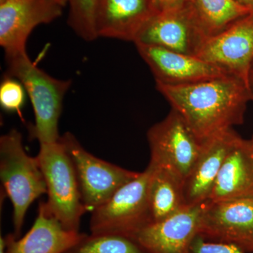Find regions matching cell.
I'll return each mask as SVG.
<instances>
[{
  "mask_svg": "<svg viewBox=\"0 0 253 253\" xmlns=\"http://www.w3.org/2000/svg\"><path fill=\"white\" fill-rule=\"evenodd\" d=\"M249 89L251 92V101H253V65L249 76Z\"/></svg>",
  "mask_w": 253,
  "mask_h": 253,
  "instance_id": "25",
  "label": "cell"
},
{
  "mask_svg": "<svg viewBox=\"0 0 253 253\" xmlns=\"http://www.w3.org/2000/svg\"><path fill=\"white\" fill-rule=\"evenodd\" d=\"M251 141H252V144H253V135L252 139H251Z\"/></svg>",
  "mask_w": 253,
  "mask_h": 253,
  "instance_id": "30",
  "label": "cell"
},
{
  "mask_svg": "<svg viewBox=\"0 0 253 253\" xmlns=\"http://www.w3.org/2000/svg\"><path fill=\"white\" fill-rule=\"evenodd\" d=\"M196 56L240 78L249 87L253 65V14L208 37Z\"/></svg>",
  "mask_w": 253,
  "mask_h": 253,
  "instance_id": "10",
  "label": "cell"
},
{
  "mask_svg": "<svg viewBox=\"0 0 253 253\" xmlns=\"http://www.w3.org/2000/svg\"><path fill=\"white\" fill-rule=\"evenodd\" d=\"M53 1H56V3L62 6L63 7L68 4V0H53Z\"/></svg>",
  "mask_w": 253,
  "mask_h": 253,
  "instance_id": "28",
  "label": "cell"
},
{
  "mask_svg": "<svg viewBox=\"0 0 253 253\" xmlns=\"http://www.w3.org/2000/svg\"><path fill=\"white\" fill-rule=\"evenodd\" d=\"M26 91L16 78L5 76L0 84V105L8 112L21 114L26 101Z\"/></svg>",
  "mask_w": 253,
  "mask_h": 253,
  "instance_id": "22",
  "label": "cell"
},
{
  "mask_svg": "<svg viewBox=\"0 0 253 253\" xmlns=\"http://www.w3.org/2000/svg\"><path fill=\"white\" fill-rule=\"evenodd\" d=\"M135 44L138 52L154 74L156 83L180 85L230 75L194 55L159 46Z\"/></svg>",
  "mask_w": 253,
  "mask_h": 253,
  "instance_id": "13",
  "label": "cell"
},
{
  "mask_svg": "<svg viewBox=\"0 0 253 253\" xmlns=\"http://www.w3.org/2000/svg\"><path fill=\"white\" fill-rule=\"evenodd\" d=\"M199 236L253 253V198L205 203Z\"/></svg>",
  "mask_w": 253,
  "mask_h": 253,
  "instance_id": "9",
  "label": "cell"
},
{
  "mask_svg": "<svg viewBox=\"0 0 253 253\" xmlns=\"http://www.w3.org/2000/svg\"><path fill=\"white\" fill-rule=\"evenodd\" d=\"M156 86L202 141L242 124L251 100L249 86L232 75L180 85L156 83Z\"/></svg>",
  "mask_w": 253,
  "mask_h": 253,
  "instance_id": "1",
  "label": "cell"
},
{
  "mask_svg": "<svg viewBox=\"0 0 253 253\" xmlns=\"http://www.w3.org/2000/svg\"><path fill=\"white\" fill-rule=\"evenodd\" d=\"M5 1H6V0H0V4H1V3L4 2Z\"/></svg>",
  "mask_w": 253,
  "mask_h": 253,
  "instance_id": "29",
  "label": "cell"
},
{
  "mask_svg": "<svg viewBox=\"0 0 253 253\" xmlns=\"http://www.w3.org/2000/svg\"><path fill=\"white\" fill-rule=\"evenodd\" d=\"M244 198H253V146L241 137L226 156L208 201Z\"/></svg>",
  "mask_w": 253,
  "mask_h": 253,
  "instance_id": "17",
  "label": "cell"
},
{
  "mask_svg": "<svg viewBox=\"0 0 253 253\" xmlns=\"http://www.w3.org/2000/svg\"><path fill=\"white\" fill-rule=\"evenodd\" d=\"M151 169L126 183L104 204L91 212L92 234H119L133 238L151 223L148 190Z\"/></svg>",
  "mask_w": 253,
  "mask_h": 253,
  "instance_id": "5",
  "label": "cell"
},
{
  "mask_svg": "<svg viewBox=\"0 0 253 253\" xmlns=\"http://www.w3.org/2000/svg\"><path fill=\"white\" fill-rule=\"evenodd\" d=\"M0 253H5L4 238H0Z\"/></svg>",
  "mask_w": 253,
  "mask_h": 253,
  "instance_id": "27",
  "label": "cell"
},
{
  "mask_svg": "<svg viewBox=\"0 0 253 253\" xmlns=\"http://www.w3.org/2000/svg\"><path fill=\"white\" fill-rule=\"evenodd\" d=\"M190 253H253L246 252L232 244L212 242L198 236L191 246Z\"/></svg>",
  "mask_w": 253,
  "mask_h": 253,
  "instance_id": "23",
  "label": "cell"
},
{
  "mask_svg": "<svg viewBox=\"0 0 253 253\" xmlns=\"http://www.w3.org/2000/svg\"><path fill=\"white\" fill-rule=\"evenodd\" d=\"M156 6L160 11L172 9L181 6L189 1V0H154Z\"/></svg>",
  "mask_w": 253,
  "mask_h": 253,
  "instance_id": "24",
  "label": "cell"
},
{
  "mask_svg": "<svg viewBox=\"0 0 253 253\" xmlns=\"http://www.w3.org/2000/svg\"><path fill=\"white\" fill-rule=\"evenodd\" d=\"M147 139L151 156L149 164L170 171L183 181L194 167L204 142L173 109L150 128Z\"/></svg>",
  "mask_w": 253,
  "mask_h": 253,
  "instance_id": "7",
  "label": "cell"
},
{
  "mask_svg": "<svg viewBox=\"0 0 253 253\" xmlns=\"http://www.w3.org/2000/svg\"><path fill=\"white\" fill-rule=\"evenodd\" d=\"M100 0H68V23L78 36L90 42L98 38L96 16Z\"/></svg>",
  "mask_w": 253,
  "mask_h": 253,
  "instance_id": "21",
  "label": "cell"
},
{
  "mask_svg": "<svg viewBox=\"0 0 253 253\" xmlns=\"http://www.w3.org/2000/svg\"><path fill=\"white\" fill-rule=\"evenodd\" d=\"M0 177L12 204L13 235L18 239L28 208L46 194V186L38 159L26 152L22 135L16 129L0 138Z\"/></svg>",
  "mask_w": 253,
  "mask_h": 253,
  "instance_id": "3",
  "label": "cell"
},
{
  "mask_svg": "<svg viewBox=\"0 0 253 253\" xmlns=\"http://www.w3.org/2000/svg\"><path fill=\"white\" fill-rule=\"evenodd\" d=\"M85 234L68 230L41 202L38 216L27 234L18 239L13 234L4 238L5 253H65Z\"/></svg>",
  "mask_w": 253,
  "mask_h": 253,
  "instance_id": "15",
  "label": "cell"
},
{
  "mask_svg": "<svg viewBox=\"0 0 253 253\" xmlns=\"http://www.w3.org/2000/svg\"><path fill=\"white\" fill-rule=\"evenodd\" d=\"M148 201L151 223L166 219L185 208L184 181L174 173L149 164Z\"/></svg>",
  "mask_w": 253,
  "mask_h": 253,
  "instance_id": "18",
  "label": "cell"
},
{
  "mask_svg": "<svg viewBox=\"0 0 253 253\" xmlns=\"http://www.w3.org/2000/svg\"><path fill=\"white\" fill-rule=\"evenodd\" d=\"M63 6L53 0H6L0 4V45L5 55L26 52L33 30L60 17Z\"/></svg>",
  "mask_w": 253,
  "mask_h": 253,
  "instance_id": "11",
  "label": "cell"
},
{
  "mask_svg": "<svg viewBox=\"0 0 253 253\" xmlns=\"http://www.w3.org/2000/svg\"><path fill=\"white\" fill-rule=\"evenodd\" d=\"M5 76L22 83L33 105L35 123L30 127V135L40 144L59 141L63 99L72 81L51 77L30 59L27 52L5 55Z\"/></svg>",
  "mask_w": 253,
  "mask_h": 253,
  "instance_id": "2",
  "label": "cell"
},
{
  "mask_svg": "<svg viewBox=\"0 0 253 253\" xmlns=\"http://www.w3.org/2000/svg\"><path fill=\"white\" fill-rule=\"evenodd\" d=\"M36 158L45 180L49 211L68 230L79 231L86 210L76 171L62 143L41 144Z\"/></svg>",
  "mask_w": 253,
  "mask_h": 253,
  "instance_id": "4",
  "label": "cell"
},
{
  "mask_svg": "<svg viewBox=\"0 0 253 253\" xmlns=\"http://www.w3.org/2000/svg\"><path fill=\"white\" fill-rule=\"evenodd\" d=\"M208 38L189 0L158 11L141 28L134 42L196 56Z\"/></svg>",
  "mask_w": 253,
  "mask_h": 253,
  "instance_id": "8",
  "label": "cell"
},
{
  "mask_svg": "<svg viewBox=\"0 0 253 253\" xmlns=\"http://www.w3.org/2000/svg\"><path fill=\"white\" fill-rule=\"evenodd\" d=\"M240 4L249 8L253 12V0H236Z\"/></svg>",
  "mask_w": 253,
  "mask_h": 253,
  "instance_id": "26",
  "label": "cell"
},
{
  "mask_svg": "<svg viewBox=\"0 0 253 253\" xmlns=\"http://www.w3.org/2000/svg\"><path fill=\"white\" fill-rule=\"evenodd\" d=\"M65 253H149L135 239L119 234L84 235Z\"/></svg>",
  "mask_w": 253,
  "mask_h": 253,
  "instance_id": "20",
  "label": "cell"
},
{
  "mask_svg": "<svg viewBox=\"0 0 253 253\" xmlns=\"http://www.w3.org/2000/svg\"><path fill=\"white\" fill-rule=\"evenodd\" d=\"M59 140L73 163L86 211L92 212L139 175V172L106 162L88 152L71 133L63 134Z\"/></svg>",
  "mask_w": 253,
  "mask_h": 253,
  "instance_id": "6",
  "label": "cell"
},
{
  "mask_svg": "<svg viewBox=\"0 0 253 253\" xmlns=\"http://www.w3.org/2000/svg\"><path fill=\"white\" fill-rule=\"evenodd\" d=\"M201 27L208 37L215 36L253 14L236 0H191Z\"/></svg>",
  "mask_w": 253,
  "mask_h": 253,
  "instance_id": "19",
  "label": "cell"
},
{
  "mask_svg": "<svg viewBox=\"0 0 253 253\" xmlns=\"http://www.w3.org/2000/svg\"><path fill=\"white\" fill-rule=\"evenodd\" d=\"M204 204L186 206L166 219L150 223L133 239L149 253H190L199 235Z\"/></svg>",
  "mask_w": 253,
  "mask_h": 253,
  "instance_id": "12",
  "label": "cell"
},
{
  "mask_svg": "<svg viewBox=\"0 0 253 253\" xmlns=\"http://www.w3.org/2000/svg\"><path fill=\"white\" fill-rule=\"evenodd\" d=\"M241 137L231 128L204 141L199 156L183 184L186 206L207 202L226 156Z\"/></svg>",
  "mask_w": 253,
  "mask_h": 253,
  "instance_id": "14",
  "label": "cell"
},
{
  "mask_svg": "<svg viewBox=\"0 0 253 253\" xmlns=\"http://www.w3.org/2000/svg\"><path fill=\"white\" fill-rule=\"evenodd\" d=\"M159 11L154 0H100L96 16L98 38L134 42Z\"/></svg>",
  "mask_w": 253,
  "mask_h": 253,
  "instance_id": "16",
  "label": "cell"
}]
</instances>
